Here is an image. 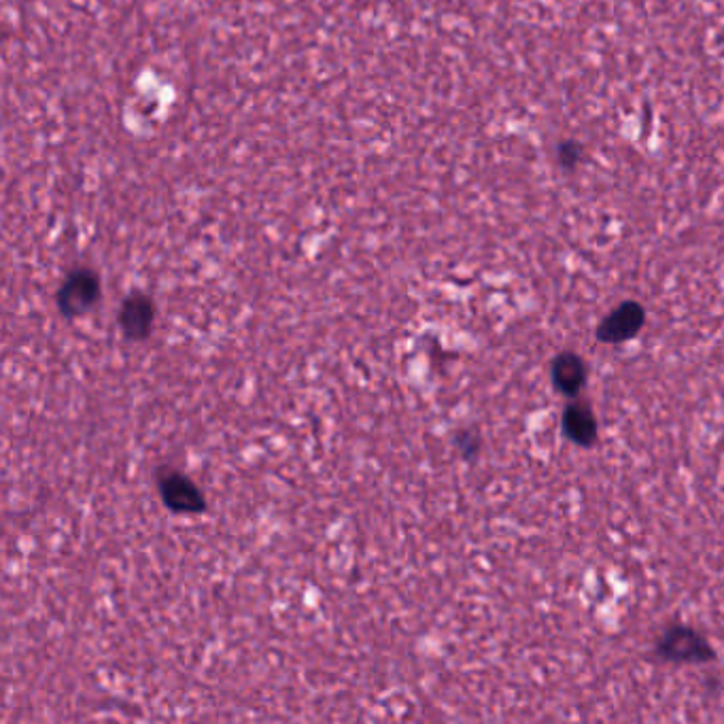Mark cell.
Here are the masks:
<instances>
[{"label": "cell", "mask_w": 724, "mask_h": 724, "mask_svg": "<svg viewBox=\"0 0 724 724\" xmlns=\"http://www.w3.org/2000/svg\"><path fill=\"white\" fill-rule=\"evenodd\" d=\"M100 298V281L90 270H75L68 277L58 293V306L62 315L79 317L98 302Z\"/></svg>", "instance_id": "6da1fadb"}, {"label": "cell", "mask_w": 724, "mask_h": 724, "mask_svg": "<svg viewBox=\"0 0 724 724\" xmlns=\"http://www.w3.org/2000/svg\"><path fill=\"white\" fill-rule=\"evenodd\" d=\"M659 654L663 659H669V661L703 663L714 657V650L693 629L674 627V629H669L663 635V640L659 642Z\"/></svg>", "instance_id": "7a4b0ae2"}, {"label": "cell", "mask_w": 724, "mask_h": 724, "mask_svg": "<svg viewBox=\"0 0 724 724\" xmlns=\"http://www.w3.org/2000/svg\"><path fill=\"white\" fill-rule=\"evenodd\" d=\"M160 495L164 504L177 514H198L204 512L206 499L192 480L179 472H162L158 478Z\"/></svg>", "instance_id": "3957f363"}, {"label": "cell", "mask_w": 724, "mask_h": 724, "mask_svg": "<svg viewBox=\"0 0 724 724\" xmlns=\"http://www.w3.org/2000/svg\"><path fill=\"white\" fill-rule=\"evenodd\" d=\"M155 321V306L145 293H132L119 310V327L130 340L149 338Z\"/></svg>", "instance_id": "277c9868"}, {"label": "cell", "mask_w": 724, "mask_h": 724, "mask_svg": "<svg viewBox=\"0 0 724 724\" xmlns=\"http://www.w3.org/2000/svg\"><path fill=\"white\" fill-rule=\"evenodd\" d=\"M644 325V310L640 304L627 302L618 306L614 313L599 325V338L603 342H620L635 336Z\"/></svg>", "instance_id": "5b68a950"}, {"label": "cell", "mask_w": 724, "mask_h": 724, "mask_svg": "<svg viewBox=\"0 0 724 724\" xmlns=\"http://www.w3.org/2000/svg\"><path fill=\"white\" fill-rule=\"evenodd\" d=\"M565 432L574 442L586 446L593 444L595 436H597V421L593 410L584 404H570L565 410Z\"/></svg>", "instance_id": "8992f818"}, {"label": "cell", "mask_w": 724, "mask_h": 724, "mask_svg": "<svg viewBox=\"0 0 724 724\" xmlns=\"http://www.w3.org/2000/svg\"><path fill=\"white\" fill-rule=\"evenodd\" d=\"M553 378L559 391H563L565 395H576L586 381V366L578 355L565 353L555 361Z\"/></svg>", "instance_id": "52a82bcc"}]
</instances>
